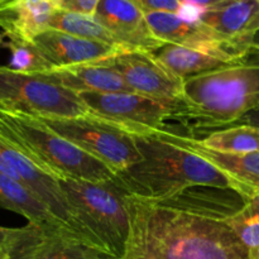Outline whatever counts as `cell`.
Segmentation results:
<instances>
[{"mask_svg":"<svg viewBox=\"0 0 259 259\" xmlns=\"http://www.w3.org/2000/svg\"><path fill=\"white\" fill-rule=\"evenodd\" d=\"M129 235L119 259H252L225 220L161 206L124 192Z\"/></svg>","mask_w":259,"mask_h":259,"instance_id":"cell-1","label":"cell"},{"mask_svg":"<svg viewBox=\"0 0 259 259\" xmlns=\"http://www.w3.org/2000/svg\"><path fill=\"white\" fill-rule=\"evenodd\" d=\"M132 136L142 161L116 175L115 185L125 194L148 201H162L192 187L232 189L227 176L199 154L156 134Z\"/></svg>","mask_w":259,"mask_h":259,"instance_id":"cell-2","label":"cell"},{"mask_svg":"<svg viewBox=\"0 0 259 259\" xmlns=\"http://www.w3.org/2000/svg\"><path fill=\"white\" fill-rule=\"evenodd\" d=\"M185 110L179 124L194 131L214 132L232 126L259 110V43L239 65L185 80Z\"/></svg>","mask_w":259,"mask_h":259,"instance_id":"cell-3","label":"cell"},{"mask_svg":"<svg viewBox=\"0 0 259 259\" xmlns=\"http://www.w3.org/2000/svg\"><path fill=\"white\" fill-rule=\"evenodd\" d=\"M0 139L32 159L53 179L115 182L116 174L105 163L61 137L38 118L0 110Z\"/></svg>","mask_w":259,"mask_h":259,"instance_id":"cell-4","label":"cell"},{"mask_svg":"<svg viewBox=\"0 0 259 259\" xmlns=\"http://www.w3.org/2000/svg\"><path fill=\"white\" fill-rule=\"evenodd\" d=\"M76 222L83 228L96 249L120 258L129 235V214L124 191L115 182L58 180Z\"/></svg>","mask_w":259,"mask_h":259,"instance_id":"cell-5","label":"cell"},{"mask_svg":"<svg viewBox=\"0 0 259 259\" xmlns=\"http://www.w3.org/2000/svg\"><path fill=\"white\" fill-rule=\"evenodd\" d=\"M81 101L95 116L132 134H149L159 131L189 134L182 126L167 125V120L179 123L185 110L184 100H162L134 93H78Z\"/></svg>","mask_w":259,"mask_h":259,"instance_id":"cell-6","label":"cell"},{"mask_svg":"<svg viewBox=\"0 0 259 259\" xmlns=\"http://www.w3.org/2000/svg\"><path fill=\"white\" fill-rule=\"evenodd\" d=\"M0 110L37 118H90L94 114L77 93L55 85L35 73L0 66Z\"/></svg>","mask_w":259,"mask_h":259,"instance_id":"cell-7","label":"cell"},{"mask_svg":"<svg viewBox=\"0 0 259 259\" xmlns=\"http://www.w3.org/2000/svg\"><path fill=\"white\" fill-rule=\"evenodd\" d=\"M38 119L61 137L105 163L116 175L142 161L134 137L98 116Z\"/></svg>","mask_w":259,"mask_h":259,"instance_id":"cell-8","label":"cell"},{"mask_svg":"<svg viewBox=\"0 0 259 259\" xmlns=\"http://www.w3.org/2000/svg\"><path fill=\"white\" fill-rule=\"evenodd\" d=\"M146 19L157 38L224 60H238L249 52L255 40L234 39L220 34L202 22H186L172 13H146Z\"/></svg>","mask_w":259,"mask_h":259,"instance_id":"cell-9","label":"cell"},{"mask_svg":"<svg viewBox=\"0 0 259 259\" xmlns=\"http://www.w3.org/2000/svg\"><path fill=\"white\" fill-rule=\"evenodd\" d=\"M101 62L120 73L136 94L162 100H182L185 80L167 68L154 52L128 51Z\"/></svg>","mask_w":259,"mask_h":259,"instance_id":"cell-10","label":"cell"},{"mask_svg":"<svg viewBox=\"0 0 259 259\" xmlns=\"http://www.w3.org/2000/svg\"><path fill=\"white\" fill-rule=\"evenodd\" d=\"M94 17L131 51L153 53L166 45L152 32L143 10L131 0H100Z\"/></svg>","mask_w":259,"mask_h":259,"instance_id":"cell-11","label":"cell"},{"mask_svg":"<svg viewBox=\"0 0 259 259\" xmlns=\"http://www.w3.org/2000/svg\"><path fill=\"white\" fill-rule=\"evenodd\" d=\"M153 134L169 143L184 147L214 164L227 176L232 189L245 202L259 196V153H223L204 148L192 137L164 131Z\"/></svg>","mask_w":259,"mask_h":259,"instance_id":"cell-12","label":"cell"},{"mask_svg":"<svg viewBox=\"0 0 259 259\" xmlns=\"http://www.w3.org/2000/svg\"><path fill=\"white\" fill-rule=\"evenodd\" d=\"M33 45L56 67L98 62L128 52V48L83 39L56 29H47L34 38Z\"/></svg>","mask_w":259,"mask_h":259,"instance_id":"cell-13","label":"cell"},{"mask_svg":"<svg viewBox=\"0 0 259 259\" xmlns=\"http://www.w3.org/2000/svg\"><path fill=\"white\" fill-rule=\"evenodd\" d=\"M35 75L77 94L134 93L120 73L101 61L67 67H56Z\"/></svg>","mask_w":259,"mask_h":259,"instance_id":"cell-14","label":"cell"},{"mask_svg":"<svg viewBox=\"0 0 259 259\" xmlns=\"http://www.w3.org/2000/svg\"><path fill=\"white\" fill-rule=\"evenodd\" d=\"M56 10L53 0H9L0 4V29L9 40L32 43Z\"/></svg>","mask_w":259,"mask_h":259,"instance_id":"cell-15","label":"cell"},{"mask_svg":"<svg viewBox=\"0 0 259 259\" xmlns=\"http://www.w3.org/2000/svg\"><path fill=\"white\" fill-rule=\"evenodd\" d=\"M0 207L22 215L29 224L37 225L47 233H62L80 239L77 235L70 232L63 225V223L51 211L50 207L40 201L30 190L2 172H0Z\"/></svg>","mask_w":259,"mask_h":259,"instance_id":"cell-16","label":"cell"},{"mask_svg":"<svg viewBox=\"0 0 259 259\" xmlns=\"http://www.w3.org/2000/svg\"><path fill=\"white\" fill-rule=\"evenodd\" d=\"M200 189L201 191H191V189H189L169 199L151 202L223 220L239 211L245 204L244 199L233 189L207 186H201Z\"/></svg>","mask_w":259,"mask_h":259,"instance_id":"cell-17","label":"cell"},{"mask_svg":"<svg viewBox=\"0 0 259 259\" xmlns=\"http://www.w3.org/2000/svg\"><path fill=\"white\" fill-rule=\"evenodd\" d=\"M250 51L244 57L229 61L224 60V58L215 57V56L206 55V53L199 52V51L190 50V48L182 47V46L166 43L163 47L159 48L157 52H154V55L175 75L181 77L182 80H187V78L195 77V76L214 72V71L224 70V68L239 65L243 61L247 60Z\"/></svg>","mask_w":259,"mask_h":259,"instance_id":"cell-18","label":"cell"},{"mask_svg":"<svg viewBox=\"0 0 259 259\" xmlns=\"http://www.w3.org/2000/svg\"><path fill=\"white\" fill-rule=\"evenodd\" d=\"M259 10V0H228L206 8L200 22L220 34L234 39H250L245 30Z\"/></svg>","mask_w":259,"mask_h":259,"instance_id":"cell-19","label":"cell"},{"mask_svg":"<svg viewBox=\"0 0 259 259\" xmlns=\"http://www.w3.org/2000/svg\"><path fill=\"white\" fill-rule=\"evenodd\" d=\"M197 143L204 148L223 153H259V128L253 125H232L207 133Z\"/></svg>","mask_w":259,"mask_h":259,"instance_id":"cell-20","label":"cell"},{"mask_svg":"<svg viewBox=\"0 0 259 259\" xmlns=\"http://www.w3.org/2000/svg\"><path fill=\"white\" fill-rule=\"evenodd\" d=\"M48 28L65 32L67 34L75 35V37L83 38V39L95 40V42H101L105 43V45L123 47L111 35V33L95 19L94 15L56 10L52 17H51Z\"/></svg>","mask_w":259,"mask_h":259,"instance_id":"cell-21","label":"cell"},{"mask_svg":"<svg viewBox=\"0 0 259 259\" xmlns=\"http://www.w3.org/2000/svg\"><path fill=\"white\" fill-rule=\"evenodd\" d=\"M34 259H115V257L105 254L70 234L46 232Z\"/></svg>","mask_w":259,"mask_h":259,"instance_id":"cell-22","label":"cell"},{"mask_svg":"<svg viewBox=\"0 0 259 259\" xmlns=\"http://www.w3.org/2000/svg\"><path fill=\"white\" fill-rule=\"evenodd\" d=\"M225 223L249 249L250 258L259 259V196L245 202L239 211L225 219Z\"/></svg>","mask_w":259,"mask_h":259,"instance_id":"cell-23","label":"cell"},{"mask_svg":"<svg viewBox=\"0 0 259 259\" xmlns=\"http://www.w3.org/2000/svg\"><path fill=\"white\" fill-rule=\"evenodd\" d=\"M5 47L10 51V62L8 67L22 73H39L52 70L53 66L46 60L45 56L39 52L37 47L28 42H15L9 40L5 43Z\"/></svg>","mask_w":259,"mask_h":259,"instance_id":"cell-24","label":"cell"},{"mask_svg":"<svg viewBox=\"0 0 259 259\" xmlns=\"http://www.w3.org/2000/svg\"><path fill=\"white\" fill-rule=\"evenodd\" d=\"M45 229L28 223L5 259H34L45 239Z\"/></svg>","mask_w":259,"mask_h":259,"instance_id":"cell-25","label":"cell"},{"mask_svg":"<svg viewBox=\"0 0 259 259\" xmlns=\"http://www.w3.org/2000/svg\"><path fill=\"white\" fill-rule=\"evenodd\" d=\"M134 4L138 5L143 13H172L177 14L181 8V0H131Z\"/></svg>","mask_w":259,"mask_h":259,"instance_id":"cell-26","label":"cell"},{"mask_svg":"<svg viewBox=\"0 0 259 259\" xmlns=\"http://www.w3.org/2000/svg\"><path fill=\"white\" fill-rule=\"evenodd\" d=\"M100 0H53L57 10L94 15Z\"/></svg>","mask_w":259,"mask_h":259,"instance_id":"cell-27","label":"cell"},{"mask_svg":"<svg viewBox=\"0 0 259 259\" xmlns=\"http://www.w3.org/2000/svg\"><path fill=\"white\" fill-rule=\"evenodd\" d=\"M204 10L205 8L199 7V5L191 4V3H182L177 15L186 22H199Z\"/></svg>","mask_w":259,"mask_h":259,"instance_id":"cell-28","label":"cell"},{"mask_svg":"<svg viewBox=\"0 0 259 259\" xmlns=\"http://www.w3.org/2000/svg\"><path fill=\"white\" fill-rule=\"evenodd\" d=\"M23 228H5L0 227V247L12 244L22 234Z\"/></svg>","mask_w":259,"mask_h":259,"instance_id":"cell-29","label":"cell"},{"mask_svg":"<svg viewBox=\"0 0 259 259\" xmlns=\"http://www.w3.org/2000/svg\"><path fill=\"white\" fill-rule=\"evenodd\" d=\"M243 124H244V125L258 126L259 128V110L253 111V113L244 115L242 119H239L234 125H243Z\"/></svg>","mask_w":259,"mask_h":259,"instance_id":"cell-30","label":"cell"},{"mask_svg":"<svg viewBox=\"0 0 259 259\" xmlns=\"http://www.w3.org/2000/svg\"><path fill=\"white\" fill-rule=\"evenodd\" d=\"M245 34H247V37L253 38V39L255 38V35L259 34V10L252 19V22L249 23V25H248L247 30H245Z\"/></svg>","mask_w":259,"mask_h":259,"instance_id":"cell-31","label":"cell"},{"mask_svg":"<svg viewBox=\"0 0 259 259\" xmlns=\"http://www.w3.org/2000/svg\"><path fill=\"white\" fill-rule=\"evenodd\" d=\"M182 3H191V4L195 5H199L201 8H211L215 7L218 4H222V3L228 2V0H181Z\"/></svg>","mask_w":259,"mask_h":259,"instance_id":"cell-32","label":"cell"},{"mask_svg":"<svg viewBox=\"0 0 259 259\" xmlns=\"http://www.w3.org/2000/svg\"><path fill=\"white\" fill-rule=\"evenodd\" d=\"M23 229H24V227H23ZM20 235H22V234H20ZM20 235H19V237H20ZM15 242H17V240H14V242H13L12 244L3 245V247H0V259H5V258L8 257V254H9V253H10V250H12L13 245H14Z\"/></svg>","mask_w":259,"mask_h":259,"instance_id":"cell-33","label":"cell"},{"mask_svg":"<svg viewBox=\"0 0 259 259\" xmlns=\"http://www.w3.org/2000/svg\"><path fill=\"white\" fill-rule=\"evenodd\" d=\"M4 37L5 35L3 34V33H0V47H2V46H4Z\"/></svg>","mask_w":259,"mask_h":259,"instance_id":"cell-34","label":"cell"},{"mask_svg":"<svg viewBox=\"0 0 259 259\" xmlns=\"http://www.w3.org/2000/svg\"><path fill=\"white\" fill-rule=\"evenodd\" d=\"M254 40H255V42H257V43H259V34H257V35H255Z\"/></svg>","mask_w":259,"mask_h":259,"instance_id":"cell-35","label":"cell"},{"mask_svg":"<svg viewBox=\"0 0 259 259\" xmlns=\"http://www.w3.org/2000/svg\"><path fill=\"white\" fill-rule=\"evenodd\" d=\"M5 2H9V0H0V4H3V3H5Z\"/></svg>","mask_w":259,"mask_h":259,"instance_id":"cell-36","label":"cell"},{"mask_svg":"<svg viewBox=\"0 0 259 259\" xmlns=\"http://www.w3.org/2000/svg\"><path fill=\"white\" fill-rule=\"evenodd\" d=\"M115 259H116V258H115Z\"/></svg>","mask_w":259,"mask_h":259,"instance_id":"cell-37","label":"cell"}]
</instances>
